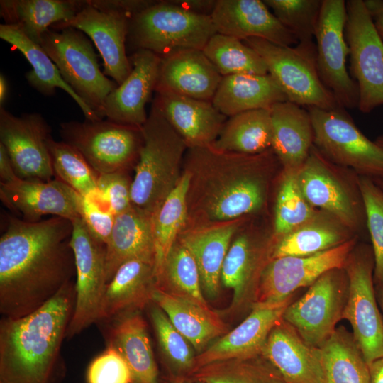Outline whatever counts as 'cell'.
<instances>
[{"mask_svg":"<svg viewBox=\"0 0 383 383\" xmlns=\"http://www.w3.org/2000/svg\"><path fill=\"white\" fill-rule=\"evenodd\" d=\"M0 237V313L17 318L35 311L76 274L72 221L36 222L7 215Z\"/></svg>","mask_w":383,"mask_h":383,"instance_id":"6da1fadb","label":"cell"},{"mask_svg":"<svg viewBox=\"0 0 383 383\" xmlns=\"http://www.w3.org/2000/svg\"><path fill=\"white\" fill-rule=\"evenodd\" d=\"M189 175L188 216L208 224L233 221L262 210L272 174L280 163L272 148L256 155L189 148L184 155Z\"/></svg>","mask_w":383,"mask_h":383,"instance_id":"7a4b0ae2","label":"cell"},{"mask_svg":"<svg viewBox=\"0 0 383 383\" xmlns=\"http://www.w3.org/2000/svg\"><path fill=\"white\" fill-rule=\"evenodd\" d=\"M75 304V282L66 284L35 311L0 321V383H56L60 350Z\"/></svg>","mask_w":383,"mask_h":383,"instance_id":"3957f363","label":"cell"},{"mask_svg":"<svg viewBox=\"0 0 383 383\" xmlns=\"http://www.w3.org/2000/svg\"><path fill=\"white\" fill-rule=\"evenodd\" d=\"M140 128L143 143L132 179L131 204L152 216L179 181L187 146L153 104Z\"/></svg>","mask_w":383,"mask_h":383,"instance_id":"277c9868","label":"cell"},{"mask_svg":"<svg viewBox=\"0 0 383 383\" xmlns=\"http://www.w3.org/2000/svg\"><path fill=\"white\" fill-rule=\"evenodd\" d=\"M216 33L211 16L164 0L154 1L131 18L128 37L136 50H147L162 57L182 50H203Z\"/></svg>","mask_w":383,"mask_h":383,"instance_id":"5b68a950","label":"cell"},{"mask_svg":"<svg viewBox=\"0 0 383 383\" xmlns=\"http://www.w3.org/2000/svg\"><path fill=\"white\" fill-rule=\"evenodd\" d=\"M243 42L260 56L267 73L287 101L306 108L329 110L340 107L319 76L314 42L298 43L294 46H282L257 38Z\"/></svg>","mask_w":383,"mask_h":383,"instance_id":"8992f818","label":"cell"},{"mask_svg":"<svg viewBox=\"0 0 383 383\" xmlns=\"http://www.w3.org/2000/svg\"><path fill=\"white\" fill-rule=\"evenodd\" d=\"M86 35L72 27L51 28L40 45L65 82L103 119L105 100L118 84L100 70L93 45Z\"/></svg>","mask_w":383,"mask_h":383,"instance_id":"52a82bcc","label":"cell"},{"mask_svg":"<svg viewBox=\"0 0 383 383\" xmlns=\"http://www.w3.org/2000/svg\"><path fill=\"white\" fill-rule=\"evenodd\" d=\"M350 170L332 162L313 145L296 177L311 206L332 215L357 235L366 225V216L358 176L350 177Z\"/></svg>","mask_w":383,"mask_h":383,"instance_id":"ba28073f","label":"cell"},{"mask_svg":"<svg viewBox=\"0 0 383 383\" xmlns=\"http://www.w3.org/2000/svg\"><path fill=\"white\" fill-rule=\"evenodd\" d=\"M140 6L138 0L83 1L72 19L52 28L72 27L88 35L102 57L103 72L120 85L132 70L126 42L130 21Z\"/></svg>","mask_w":383,"mask_h":383,"instance_id":"9c48e42d","label":"cell"},{"mask_svg":"<svg viewBox=\"0 0 383 383\" xmlns=\"http://www.w3.org/2000/svg\"><path fill=\"white\" fill-rule=\"evenodd\" d=\"M314 145L335 165L357 176L383 181V149L367 138L343 108L308 107Z\"/></svg>","mask_w":383,"mask_h":383,"instance_id":"30bf717a","label":"cell"},{"mask_svg":"<svg viewBox=\"0 0 383 383\" xmlns=\"http://www.w3.org/2000/svg\"><path fill=\"white\" fill-rule=\"evenodd\" d=\"M60 126L62 141L76 149L98 175L135 166L143 143L140 128L107 119L63 122Z\"/></svg>","mask_w":383,"mask_h":383,"instance_id":"8fae6325","label":"cell"},{"mask_svg":"<svg viewBox=\"0 0 383 383\" xmlns=\"http://www.w3.org/2000/svg\"><path fill=\"white\" fill-rule=\"evenodd\" d=\"M348 294L343 313L353 338L368 365L383 357V318L374 289V260L372 247L356 245L344 265Z\"/></svg>","mask_w":383,"mask_h":383,"instance_id":"7c38bea8","label":"cell"},{"mask_svg":"<svg viewBox=\"0 0 383 383\" xmlns=\"http://www.w3.org/2000/svg\"><path fill=\"white\" fill-rule=\"evenodd\" d=\"M357 238L309 256L271 259L261 272L250 309L290 301L299 289L311 286L328 271L343 269Z\"/></svg>","mask_w":383,"mask_h":383,"instance_id":"4fadbf2b","label":"cell"},{"mask_svg":"<svg viewBox=\"0 0 383 383\" xmlns=\"http://www.w3.org/2000/svg\"><path fill=\"white\" fill-rule=\"evenodd\" d=\"M348 294V279L345 270H331L309 286L301 298L292 301L282 318L306 343L320 348L343 319Z\"/></svg>","mask_w":383,"mask_h":383,"instance_id":"5bb4252c","label":"cell"},{"mask_svg":"<svg viewBox=\"0 0 383 383\" xmlns=\"http://www.w3.org/2000/svg\"><path fill=\"white\" fill-rule=\"evenodd\" d=\"M346 9L350 74L358 87L357 108L367 113L383 105V42L364 0L346 1Z\"/></svg>","mask_w":383,"mask_h":383,"instance_id":"9a60e30c","label":"cell"},{"mask_svg":"<svg viewBox=\"0 0 383 383\" xmlns=\"http://www.w3.org/2000/svg\"><path fill=\"white\" fill-rule=\"evenodd\" d=\"M346 1L323 0L315 34L319 76L340 107L358 106L359 91L346 67L349 48L345 38Z\"/></svg>","mask_w":383,"mask_h":383,"instance_id":"2e32d148","label":"cell"},{"mask_svg":"<svg viewBox=\"0 0 383 383\" xmlns=\"http://www.w3.org/2000/svg\"><path fill=\"white\" fill-rule=\"evenodd\" d=\"M72 222L70 245L76 270L75 304L66 338L97 322L106 287V245L96 239L78 217Z\"/></svg>","mask_w":383,"mask_h":383,"instance_id":"e0dca14e","label":"cell"},{"mask_svg":"<svg viewBox=\"0 0 383 383\" xmlns=\"http://www.w3.org/2000/svg\"><path fill=\"white\" fill-rule=\"evenodd\" d=\"M51 128L39 113L16 116L0 107V143L19 178L50 181L55 177L48 140Z\"/></svg>","mask_w":383,"mask_h":383,"instance_id":"ac0fdd59","label":"cell"},{"mask_svg":"<svg viewBox=\"0 0 383 383\" xmlns=\"http://www.w3.org/2000/svg\"><path fill=\"white\" fill-rule=\"evenodd\" d=\"M277 241L274 233L257 236L248 231L230 245L221 272V282L233 292L226 313H235L247 304L251 307L261 272L272 259Z\"/></svg>","mask_w":383,"mask_h":383,"instance_id":"d6986e66","label":"cell"},{"mask_svg":"<svg viewBox=\"0 0 383 383\" xmlns=\"http://www.w3.org/2000/svg\"><path fill=\"white\" fill-rule=\"evenodd\" d=\"M78 193L60 180H18L0 183L2 204L21 218L28 222L40 221L42 216H54L70 221L79 217L77 210Z\"/></svg>","mask_w":383,"mask_h":383,"instance_id":"ffe728a7","label":"cell"},{"mask_svg":"<svg viewBox=\"0 0 383 383\" xmlns=\"http://www.w3.org/2000/svg\"><path fill=\"white\" fill-rule=\"evenodd\" d=\"M129 59L131 72L106 97L104 116L117 123L141 128L148 118L145 106L155 91L161 57L140 49Z\"/></svg>","mask_w":383,"mask_h":383,"instance_id":"44dd1931","label":"cell"},{"mask_svg":"<svg viewBox=\"0 0 383 383\" xmlns=\"http://www.w3.org/2000/svg\"><path fill=\"white\" fill-rule=\"evenodd\" d=\"M211 17L217 33L243 41L257 38L282 46L298 43L263 1L217 0Z\"/></svg>","mask_w":383,"mask_h":383,"instance_id":"7402d4cb","label":"cell"},{"mask_svg":"<svg viewBox=\"0 0 383 383\" xmlns=\"http://www.w3.org/2000/svg\"><path fill=\"white\" fill-rule=\"evenodd\" d=\"M152 104L188 148L211 145L226 121V116L217 110L211 101L157 91Z\"/></svg>","mask_w":383,"mask_h":383,"instance_id":"603a6c76","label":"cell"},{"mask_svg":"<svg viewBox=\"0 0 383 383\" xmlns=\"http://www.w3.org/2000/svg\"><path fill=\"white\" fill-rule=\"evenodd\" d=\"M262 355L287 383H326L319 348L306 343L282 318L270 332Z\"/></svg>","mask_w":383,"mask_h":383,"instance_id":"cb8c5ba5","label":"cell"},{"mask_svg":"<svg viewBox=\"0 0 383 383\" xmlns=\"http://www.w3.org/2000/svg\"><path fill=\"white\" fill-rule=\"evenodd\" d=\"M292 301L270 307L252 308L250 314L237 327L196 355L194 371L214 362L262 355L270 332Z\"/></svg>","mask_w":383,"mask_h":383,"instance_id":"d4e9b609","label":"cell"},{"mask_svg":"<svg viewBox=\"0 0 383 383\" xmlns=\"http://www.w3.org/2000/svg\"><path fill=\"white\" fill-rule=\"evenodd\" d=\"M222 77L202 50H178L161 57L155 92L211 101Z\"/></svg>","mask_w":383,"mask_h":383,"instance_id":"484cf974","label":"cell"},{"mask_svg":"<svg viewBox=\"0 0 383 383\" xmlns=\"http://www.w3.org/2000/svg\"><path fill=\"white\" fill-rule=\"evenodd\" d=\"M155 288V263L140 259L125 262L106 284L97 322L143 309L152 302Z\"/></svg>","mask_w":383,"mask_h":383,"instance_id":"4316f807","label":"cell"},{"mask_svg":"<svg viewBox=\"0 0 383 383\" xmlns=\"http://www.w3.org/2000/svg\"><path fill=\"white\" fill-rule=\"evenodd\" d=\"M272 150L282 170L298 172L314 145V131L307 109L289 101L270 108Z\"/></svg>","mask_w":383,"mask_h":383,"instance_id":"83f0119b","label":"cell"},{"mask_svg":"<svg viewBox=\"0 0 383 383\" xmlns=\"http://www.w3.org/2000/svg\"><path fill=\"white\" fill-rule=\"evenodd\" d=\"M108 323L107 345L126 361L132 383H162L148 326L140 311L125 313Z\"/></svg>","mask_w":383,"mask_h":383,"instance_id":"f1b7e54d","label":"cell"},{"mask_svg":"<svg viewBox=\"0 0 383 383\" xmlns=\"http://www.w3.org/2000/svg\"><path fill=\"white\" fill-rule=\"evenodd\" d=\"M140 259L155 265L152 216L132 206L115 216L106 244V277L108 284L125 262Z\"/></svg>","mask_w":383,"mask_h":383,"instance_id":"f546056e","label":"cell"},{"mask_svg":"<svg viewBox=\"0 0 383 383\" xmlns=\"http://www.w3.org/2000/svg\"><path fill=\"white\" fill-rule=\"evenodd\" d=\"M238 227V221L235 220L199 226L180 237L179 242L194 258L203 293L209 299H214L218 294L222 265Z\"/></svg>","mask_w":383,"mask_h":383,"instance_id":"4dcf8cb0","label":"cell"},{"mask_svg":"<svg viewBox=\"0 0 383 383\" xmlns=\"http://www.w3.org/2000/svg\"><path fill=\"white\" fill-rule=\"evenodd\" d=\"M284 101H287L286 96L268 73L224 76L211 100L226 117L250 110L270 109Z\"/></svg>","mask_w":383,"mask_h":383,"instance_id":"1f68e13d","label":"cell"},{"mask_svg":"<svg viewBox=\"0 0 383 383\" xmlns=\"http://www.w3.org/2000/svg\"><path fill=\"white\" fill-rule=\"evenodd\" d=\"M152 301L167 316L172 325L192 345L196 354L229 330L219 313L206 310L184 299L169 294L156 287Z\"/></svg>","mask_w":383,"mask_h":383,"instance_id":"d6a6232c","label":"cell"},{"mask_svg":"<svg viewBox=\"0 0 383 383\" xmlns=\"http://www.w3.org/2000/svg\"><path fill=\"white\" fill-rule=\"evenodd\" d=\"M0 38L18 50L32 66L26 73L29 84L42 94L50 96L57 88L66 91L78 104L85 119L101 120L62 79L57 66L40 45L30 39L17 26L0 25Z\"/></svg>","mask_w":383,"mask_h":383,"instance_id":"836d02e7","label":"cell"},{"mask_svg":"<svg viewBox=\"0 0 383 383\" xmlns=\"http://www.w3.org/2000/svg\"><path fill=\"white\" fill-rule=\"evenodd\" d=\"M82 5L76 0H1L0 14L5 23L18 26L40 45L50 28L70 21Z\"/></svg>","mask_w":383,"mask_h":383,"instance_id":"e575fe53","label":"cell"},{"mask_svg":"<svg viewBox=\"0 0 383 383\" xmlns=\"http://www.w3.org/2000/svg\"><path fill=\"white\" fill-rule=\"evenodd\" d=\"M357 236L332 215L319 210L309 221L278 239L272 259L312 255Z\"/></svg>","mask_w":383,"mask_h":383,"instance_id":"d590c367","label":"cell"},{"mask_svg":"<svg viewBox=\"0 0 383 383\" xmlns=\"http://www.w3.org/2000/svg\"><path fill=\"white\" fill-rule=\"evenodd\" d=\"M272 143L270 109H260L229 117L211 146L219 151L256 155L270 149Z\"/></svg>","mask_w":383,"mask_h":383,"instance_id":"8d00e7d4","label":"cell"},{"mask_svg":"<svg viewBox=\"0 0 383 383\" xmlns=\"http://www.w3.org/2000/svg\"><path fill=\"white\" fill-rule=\"evenodd\" d=\"M326 383H370V367L353 334L343 326L335 329L319 348Z\"/></svg>","mask_w":383,"mask_h":383,"instance_id":"74e56055","label":"cell"},{"mask_svg":"<svg viewBox=\"0 0 383 383\" xmlns=\"http://www.w3.org/2000/svg\"><path fill=\"white\" fill-rule=\"evenodd\" d=\"M155 278L156 287L162 291L212 310L204 296L194 258L180 242L174 243Z\"/></svg>","mask_w":383,"mask_h":383,"instance_id":"f35d334b","label":"cell"},{"mask_svg":"<svg viewBox=\"0 0 383 383\" xmlns=\"http://www.w3.org/2000/svg\"><path fill=\"white\" fill-rule=\"evenodd\" d=\"M189 175L184 170L174 189L152 216L155 248V274L162 267L188 219Z\"/></svg>","mask_w":383,"mask_h":383,"instance_id":"ab89813d","label":"cell"},{"mask_svg":"<svg viewBox=\"0 0 383 383\" xmlns=\"http://www.w3.org/2000/svg\"><path fill=\"white\" fill-rule=\"evenodd\" d=\"M148 306L161 361L166 372L162 378H188L195 367L197 354L194 347L157 304L152 301Z\"/></svg>","mask_w":383,"mask_h":383,"instance_id":"60d3db41","label":"cell"},{"mask_svg":"<svg viewBox=\"0 0 383 383\" xmlns=\"http://www.w3.org/2000/svg\"><path fill=\"white\" fill-rule=\"evenodd\" d=\"M199 383H287L262 355L205 365L187 378Z\"/></svg>","mask_w":383,"mask_h":383,"instance_id":"b9f144b4","label":"cell"},{"mask_svg":"<svg viewBox=\"0 0 383 383\" xmlns=\"http://www.w3.org/2000/svg\"><path fill=\"white\" fill-rule=\"evenodd\" d=\"M203 52L222 77L235 74H267L260 56L243 40L216 33Z\"/></svg>","mask_w":383,"mask_h":383,"instance_id":"7bdbcfd3","label":"cell"},{"mask_svg":"<svg viewBox=\"0 0 383 383\" xmlns=\"http://www.w3.org/2000/svg\"><path fill=\"white\" fill-rule=\"evenodd\" d=\"M48 146L55 177L79 194L101 204L97 187L98 174L73 147L50 137Z\"/></svg>","mask_w":383,"mask_h":383,"instance_id":"ee69618b","label":"cell"},{"mask_svg":"<svg viewBox=\"0 0 383 383\" xmlns=\"http://www.w3.org/2000/svg\"><path fill=\"white\" fill-rule=\"evenodd\" d=\"M296 172L282 170L277 190L274 218V234L277 239L305 223L319 210L304 196Z\"/></svg>","mask_w":383,"mask_h":383,"instance_id":"f6af8a7d","label":"cell"},{"mask_svg":"<svg viewBox=\"0 0 383 383\" xmlns=\"http://www.w3.org/2000/svg\"><path fill=\"white\" fill-rule=\"evenodd\" d=\"M298 43H313L323 0H265Z\"/></svg>","mask_w":383,"mask_h":383,"instance_id":"bcb514c9","label":"cell"},{"mask_svg":"<svg viewBox=\"0 0 383 383\" xmlns=\"http://www.w3.org/2000/svg\"><path fill=\"white\" fill-rule=\"evenodd\" d=\"M357 182L374 255V282L381 288L383 287V189L370 178L358 176Z\"/></svg>","mask_w":383,"mask_h":383,"instance_id":"7dc6e473","label":"cell"},{"mask_svg":"<svg viewBox=\"0 0 383 383\" xmlns=\"http://www.w3.org/2000/svg\"><path fill=\"white\" fill-rule=\"evenodd\" d=\"M131 184L127 171L121 170L98 175L97 187L101 201L114 215L123 213L133 206Z\"/></svg>","mask_w":383,"mask_h":383,"instance_id":"c3c4849f","label":"cell"},{"mask_svg":"<svg viewBox=\"0 0 383 383\" xmlns=\"http://www.w3.org/2000/svg\"><path fill=\"white\" fill-rule=\"evenodd\" d=\"M87 380V383H132L131 374L126 361L109 345L89 364Z\"/></svg>","mask_w":383,"mask_h":383,"instance_id":"681fc988","label":"cell"},{"mask_svg":"<svg viewBox=\"0 0 383 383\" xmlns=\"http://www.w3.org/2000/svg\"><path fill=\"white\" fill-rule=\"evenodd\" d=\"M77 210L79 217L92 235L106 245L111 233L116 215L99 201L79 194Z\"/></svg>","mask_w":383,"mask_h":383,"instance_id":"f907efd6","label":"cell"},{"mask_svg":"<svg viewBox=\"0 0 383 383\" xmlns=\"http://www.w3.org/2000/svg\"><path fill=\"white\" fill-rule=\"evenodd\" d=\"M172 4L189 11L211 16L216 1L213 0H169Z\"/></svg>","mask_w":383,"mask_h":383,"instance_id":"816d5d0a","label":"cell"},{"mask_svg":"<svg viewBox=\"0 0 383 383\" xmlns=\"http://www.w3.org/2000/svg\"><path fill=\"white\" fill-rule=\"evenodd\" d=\"M18 179L6 148L0 143V183L9 184Z\"/></svg>","mask_w":383,"mask_h":383,"instance_id":"f5cc1de1","label":"cell"},{"mask_svg":"<svg viewBox=\"0 0 383 383\" xmlns=\"http://www.w3.org/2000/svg\"><path fill=\"white\" fill-rule=\"evenodd\" d=\"M375 30L383 42V0H364Z\"/></svg>","mask_w":383,"mask_h":383,"instance_id":"db71d44e","label":"cell"},{"mask_svg":"<svg viewBox=\"0 0 383 383\" xmlns=\"http://www.w3.org/2000/svg\"><path fill=\"white\" fill-rule=\"evenodd\" d=\"M369 367L370 383H383V357L372 362Z\"/></svg>","mask_w":383,"mask_h":383,"instance_id":"11a10c76","label":"cell"},{"mask_svg":"<svg viewBox=\"0 0 383 383\" xmlns=\"http://www.w3.org/2000/svg\"><path fill=\"white\" fill-rule=\"evenodd\" d=\"M8 82L4 75H0V107L3 106L8 95Z\"/></svg>","mask_w":383,"mask_h":383,"instance_id":"9f6ffc18","label":"cell"},{"mask_svg":"<svg viewBox=\"0 0 383 383\" xmlns=\"http://www.w3.org/2000/svg\"><path fill=\"white\" fill-rule=\"evenodd\" d=\"M163 383H199L188 379L162 378Z\"/></svg>","mask_w":383,"mask_h":383,"instance_id":"6f0895ef","label":"cell"},{"mask_svg":"<svg viewBox=\"0 0 383 383\" xmlns=\"http://www.w3.org/2000/svg\"><path fill=\"white\" fill-rule=\"evenodd\" d=\"M374 141L383 149V135L378 136Z\"/></svg>","mask_w":383,"mask_h":383,"instance_id":"680465c9","label":"cell"},{"mask_svg":"<svg viewBox=\"0 0 383 383\" xmlns=\"http://www.w3.org/2000/svg\"><path fill=\"white\" fill-rule=\"evenodd\" d=\"M380 304L381 307L383 310V287H381V293H380Z\"/></svg>","mask_w":383,"mask_h":383,"instance_id":"91938a15","label":"cell"},{"mask_svg":"<svg viewBox=\"0 0 383 383\" xmlns=\"http://www.w3.org/2000/svg\"><path fill=\"white\" fill-rule=\"evenodd\" d=\"M374 182L383 189V181L381 180H374Z\"/></svg>","mask_w":383,"mask_h":383,"instance_id":"94428289","label":"cell"}]
</instances>
